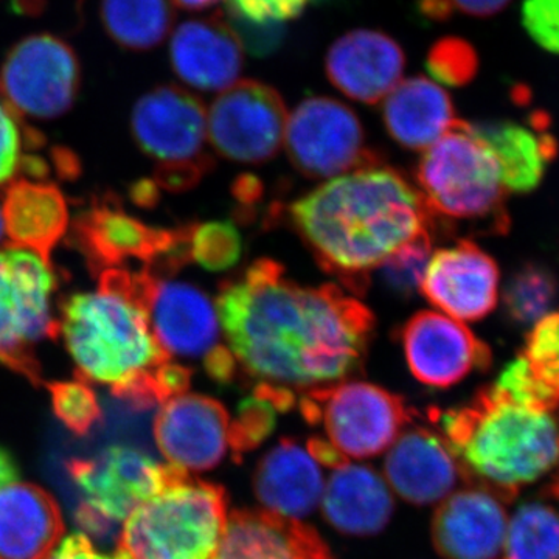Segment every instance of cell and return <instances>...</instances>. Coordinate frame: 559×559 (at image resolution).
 <instances>
[{
  "instance_id": "16",
  "label": "cell",
  "mask_w": 559,
  "mask_h": 559,
  "mask_svg": "<svg viewBox=\"0 0 559 559\" xmlns=\"http://www.w3.org/2000/svg\"><path fill=\"white\" fill-rule=\"evenodd\" d=\"M153 432L168 465L186 473L215 468L230 448L226 407L197 393L165 401L154 418Z\"/></svg>"
},
{
  "instance_id": "3",
  "label": "cell",
  "mask_w": 559,
  "mask_h": 559,
  "mask_svg": "<svg viewBox=\"0 0 559 559\" xmlns=\"http://www.w3.org/2000/svg\"><path fill=\"white\" fill-rule=\"evenodd\" d=\"M150 274L108 270L97 293H76L61 304L60 334L75 360V378L109 385L132 409L151 411L167 401L157 370L170 362L146 314Z\"/></svg>"
},
{
  "instance_id": "19",
  "label": "cell",
  "mask_w": 559,
  "mask_h": 559,
  "mask_svg": "<svg viewBox=\"0 0 559 559\" xmlns=\"http://www.w3.org/2000/svg\"><path fill=\"white\" fill-rule=\"evenodd\" d=\"M506 536L503 500L485 488L460 489L433 513V547L443 559H499Z\"/></svg>"
},
{
  "instance_id": "49",
  "label": "cell",
  "mask_w": 559,
  "mask_h": 559,
  "mask_svg": "<svg viewBox=\"0 0 559 559\" xmlns=\"http://www.w3.org/2000/svg\"><path fill=\"white\" fill-rule=\"evenodd\" d=\"M235 193H237L238 200L246 202V204L259 200L261 194L260 180L252 178V176H242V178L237 180Z\"/></svg>"
},
{
  "instance_id": "32",
  "label": "cell",
  "mask_w": 559,
  "mask_h": 559,
  "mask_svg": "<svg viewBox=\"0 0 559 559\" xmlns=\"http://www.w3.org/2000/svg\"><path fill=\"white\" fill-rule=\"evenodd\" d=\"M557 294V280L551 272L538 264H525L507 283L503 305L511 322L528 325L544 318Z\"/></svg>"
},
{
  "instance_id": "37",
  "label": "cell",
  "mask_w": 559,
  "mask_h": 559,
  "mask_svg": "<svg viewBox=\"0 0 559 559\" xmlns=\"http://www.w3.org/2000/svg\"><path fill=\"white\" fill-rule=\"evenodd\" d=\"M430 75L450 87L469 84L479 70V57L468 40L443 38L433 44L426 61Z\"/></svg>"
},
{
  "instance_id": "24",
  "label": "cell",
  "mask_w": 559,
  "mask_h": 559,
  "mask_svg": "<svg viewBox=\"0 0 559 559\" xmlns=\"http://www.w3.org/2000/svg\"><path fill=\"white\" fill-rule=\"evenodd\" d=\"M62 533L60 506L49 491L17 480L0 488V559H46Z\"/></svg>"
},
{
  "instance_id": "17",
  "label": "cell",
  "mask_w": 559,
  "mask_h": 559,
  "mask_svg": "<svg viewBox=\"0 0 559 559\" xmlns=\"http://www.w3.org/2000/svg\"><path fill=\"white\" fill-rule=\"evenodd\" d=\"M419 289L450 318L476 322L498 305L499 267L476 242L462 240L432 253Z\"/></svg>"
},
{
  "instance_id": "7",
  "label": "cell",
  "mask_w": 559,
  "mask_h": 559,
  "mask_svg": "<svg viewBox=\"0 0 559 559\" xmlns=\"http://www.w3.org/2000/svg\"><path fill=\"white\" fill-rule=\"evenodd\" d=\"M139 148L157 162L156 186L186 191L212 168L204 103L178 86H159L143 95L131 114Z\"/></svg>"
},
{
  "instance_id": "15",
  "label": "cell",
  "mask_w": 559,
  "mask_h": 559,
  "mask_svg": "<svg viewBox=\"0 0 559 559\" xmlns=\"http://www.w3.org/2000/svg\"><path fill=\"white\" fill-rule=\"evenodd\" d=\"M407 366L421 384L448 389L491 366V352L459 320L437 311L412 316L401 329Z\"/></svg>"
},
{
  "instance_id": "30",
  "label": "cell",
  "mask_w": 559,
  "mask_h": 559,
  "mask_svg": "<svg viewBox=\"0 0 559 559\" xmlns=\"http://www.w3.org/2000/svg\"><path fill=\"white\" fill-rule=\"evenodd\" d=\"M103 27L123 49H156L175 24L173 0H102Z\"/></svg>"
},
{
  "instance_id": "26",
  "label": "cell",
  "mask_w": 559,
  "mask_h": 559,
  "mask_svg": "<svg viewBox=\"0 0 559 559\" xmlns=\"http://www.w3.org/2000/svg\"><path fill=\"white\" fill-rule=\"evenodd\" d=\"M393 507L388 484L370 466L344 463L323 488V516L344 535H378L389 524Z\"/></svg>"
},
{
  "instance_id": "44",
  "label": "cell",
  "mask_w": 559,
  "mask_h": 559,
  "mask_svg": "<svg viewBox=\"0 0 559 559\" xmlns=\"http://www.w3.org/2000/svg\"><path fill=\"white\" fill-rule=\"evenodd\" d=\"M191 374H193V371L180 366V364H164L157 370L156 377L165 399L168 401L187 393L190 388Z\"/></svg>"
},
{
  "instance_id": "36",
  "label": "cell",
  "mask_w": 559,
  "mask_h": 559,
  "mask_svg": "<svg viewBox=\"0 0 559 559\" xmlns=\"http://www.w3.org/2000/svg\"><path fill=\"white\" fill-rule=\"evenodd\" d=\"M522 356L535 380L559 400V312L536 322Z\"/></svg>"
},
{
  "instance_id": "14",
  "label": "cell",
  "mask_w": 559,
  "mask_h": 559,
  "mask_svg": "<svg viewBox=\"0 0 559 559\" xmlns=\"http://www.w3.org/2000/svg\"><path fill=\"white\" fill-rule=\"evenodd\" d=\"M288 116L274 87L255 80H238L219 92L210 106L209 140L226 159L261 164L282 148Z\"/></svg>"
},
{
  "instance_id": "47",
  "label": "cell",
  "mask_w": 559,
  "mask_h": 559,
  "mask_svg": "<svg viewBox=\"0 0 559 559\" xmlns=\"http://www.w3.org/2000/svg\"><path fill=\"white\" fill-rule=\"evenodd\" d=\"M132 200L135 204L143 205V207H153L160 198V189L156 186L154 180H140L132 187Z\"/></svg>"
},
{
  "instance_id": "2",
  "label": "cell",
  "mask_w": 559,
  "mask_h": 559,
  "mask_svg": "<svg viewBox=\"0 0 559 559\" xmlns=\"http://www.w3.org/2000/svg\"><path fill=\"white\" fill-rule=\"evenodd\" d=\"M289 218L319 266L356 294L392 253L436 227L417 187L381 162L305 194Z\"/></svg>"
},
{
  "instance_id": "25",
  "label": "cell",
  "mask_w": 559,
  "mask_h": 559,
  "mask_svg": "<svg viewBox=\"0 0 559 559\" xmlns=\"http://www.w3.org/2000/svg\"><path fill=\"white\" fill-rule=\"evenodd\" d=\"M323 488L318 462L293 439L280 440L253 474V491L261 506L290 520L307 518L318 509Z\"/></svg>"
},
{
  "instance_id": "21",
  "label": "cell",
  "mask_w": 559,
  "mask_h": 559,
  "mask_svg": "<svg viewBox=\"0 0 559 559\" xmlns=\"http://www.w3.org/2000/svg\"><path fill=\"white\" fill-rule=\"evenodd\" d=\"M170 62L176 75L202 92L234 86L245 68V46L229 22L221 17L180 24L170 40Z\"/></svg>"
},
{
  "instance_id": "10",
  "label": "cell",
  "mask_w": 559,
  "mask_h": 559,
  "mask_svg": "<svg viewBox=\"0 0 559 559\" xmlns=\"http://www.w3.org/2000/svg\"><path fill=\"white\" fill-rule=\"evenodd\" d=\"M175 469L131 447H110L95 457L70 460L69 476L83 496L75 518L84 535L109 536L167 484Z\"/></svg>"
},
{
  "instance_id": "20",
  "label": "cell",
  "mask_w": 559,
  "mask_h": 559,
  "mask_svg": "<svg viewBox=\"0 0 559 559\" xmlns=\"http://www.w3.org/2000/svg\"><path fill=\"white\" fill-rule=\"evenodd\" d=\"M406 55L395 39L377 31L341 36L326 53V76L337 91L364 105L384 100L403 79Z\"/></svg>"
},
{
  "instance_id": "1",
  "label": "cell",
  "mask_w": 559,
  "mask_h": 559,
  "mask_svg": "<svg viewBox=\"0 0 559 559\" xmlns=\"http://www.w3.org/2000/svg\"><path fill=\"white\" fill-rule=\"evenodd\" d=\"M215 307L246 378L304 392L358 371L374 325L369 308L340 286H301L267 259L224 282Z\"/></svg>"
},
{
  "instance_id": "43",
  "label": "cell",
  "mask_w": 559,
  "mask_h": 559,
  "mask_svg": "<svg viewBox=\"0 0 559 559\" xmlns=\"http://www.w3.org/2000/svg\"><path fill=\"white\" fill-rule=\"evenodd\" d=\"M46 559H119L116 555H106L95 549L90 536L73 533L60 540L55 550Z\"/></svg>"
},
{
  "instance_id": "22",
  "label": "cell",
  "mask_w": 559,
  "mask_h": 559,
  "mask_svg": "<svg viewBox=\"0 0 559 559\" xmlns=\"http://www.w3.org/2000/svg\"><path fill=\"white\" fill-rule=\"evenodd\" d=\"M384 471L393 491L414 506H429L447 498L462 477L447 440L418 426L404 430L393 441Z\"/></svg>"
},
{
  "instance_id": "48",
  "label": "cell",
  "mask_w": 559,
  "mask_h": 559,
  "mask_svg": "<svg viewBox=\"0 0 559 559\" xmlns=\"http://www.w3.org/2000/svg\"><path fill=\"white\" fill-rule=\"evenodd\" d=\"M20 466L13 454L5 448L0 447V488L20 479Z\"/></svg>"
},
{
  "instance_id": "13",
  "label": "cell",
  "mask_w": 559,
  "mask_h": 559,
  "mask_svg": "<svg viewBox=\"0 0 559 559\" xmlns=\"http://www.w3.org/2000/svg\"><path fill=\"white\" fill-rule=\"evenodd\" d=\"M80 81L75 51L49 33L20 40L0 70V90L11 108L39 120L68 112L79 94Z\"/></svg>"
},
{
  "instance_id": "40",
  "label": "cell",
  "mask_w": 559,
  "mask_h": 559,
  "mask_svg": "<svg viewBox=\"0 0 559 559\" xmlns=\"http://www.w3.org/2000/svg\"><path fill=\"white\" fill-rule=\"evenodd\" d=\"M312 0H229L234 20L253 25H283L299 17Z\"/></svg>"
},
{
  "instance_id": "35",
  "label": "cell",
  "mask_w": 559,
  "mask_h": 559,
  "mask_svg": "<svg viewBox=\"0 0 559 559\" xmlns=\"http://www.w3.org/2000/svg\"><path fill=\"white\" fill-rule=\"evenodd\" d=\"M432 257L430 231L419 235L396 250L378 270L382 282L401 297H412L421 286L426 267Z\"/></svg>"
},
{
  "instance_id": "45",
  "label": "cell",
  "mask_w": 559,
  "mask_h": 559,
  "mask_svg": "<svg viewBox=\"0 0 559 559\" xmlns=\"http://www.w3.org/2000/svg\"><path fill=\"white\" fill-rule=\"evenodd\" d=\"M204 369L218 384H230L238 373L237 360L229 348L219 345L204 359Z\"/></svg>"
},
{
  "instance_id": "50",
  "label": "cell",
  "mask_w": 559,
  "mask_h": 559,
  "mask_svg": "<svg viewBox=\"0 0 559 559\" xmlns=\"http://www.w3.org/2000/svg\"><path fill=\"white\" fill-rule=\"evenodd\" d=\"M221 0H173L179 9L189 11L207 10L210 7L216 5Z\"/></svg>"
},
{
  "instance_id": "46",
  "label": "cell",
  "mask_w": 559,
  "mask_h": 559,
  "mask_svg": "<svg viewBox=\"0 0 559 559\" xmlns=\"http://www.w3.org/2000/svg\"><path fill=\"white\" fill-rule=\"evenodd\" d=\"M307 450L316 462L322 463L323 466H330V468H340L347 463V457L342 452L337 451L330 441L319 439V437L308 440Z\"/></svg>"
},
{
  "instance_id": "12",
  "label": "cell",
  "mask_w": 559,
  "mask_h": 559,
  "mask_svg": "<svg viewBox=\"0 0 559 559\" xmlns=\"http://www.w3.org/2000/svg\"><path fill=\"white\" fill-rule=\"evenodd\" d=\"M286 150L294 167L308 178H336L378 164L366 146L355 110L329 97L307 98L288 116Z\"/></svg>"
},
{
  "instance_id": "39",
  "label": "cell",
  "mask_w": 559,
  "mask_h": 559,
  "mask_svg": "<svg viewBox=\"0 0 559 559\" xmlns=\"http://www.w3.org/2000/svg\"><path fill=\"white\" fill-rule=\"evenodd\" d=\"M43 142L38 132L25 128L0 90V187L10 183L22 171L27 146Z\"/></svg>"
},
{
  "instance_id": "4",
  "label": "cell",
  "mask_w": 559,
  "mask_h": 559,
  "mask_svg": "<svg viewBox=\"0 0 559 559\" xmlns=\"http://www.w3.org/2000/svg\"><path fill=\"white\" fill-rule=\"evenodd\" d=\"M429 417L457 459L460 476L503 502L559 463V418L525 406L496 384L465 406L430 409Z\"/></svg>"
},
{
  "instance_id": "18",
  "label": "cell",
  "mask_w": 559,
  "mask_h": 559,
  "mask_svg": "<svg viewBox=\"0 0 559 559\" xmlns=\"http://www.w3.org/2000/svg\"><path fill=\"white\" fill-rule=\"evenodd\" d=\"M146 314L168 356L207 358L219 347V319L213 301L191 283L153 275Z\"/></svg>"
},
{
  "instance_id": "34",
  "label": "cell",
  "mask_w": 559,
  "mask_h": 559,
  "mask_svg": "<svg viewBox=\"0 0 559 559\" xmlns=\"http://www.w3.org/2000/svg\"><path fill=\"white\" fill-rule=\"evenodd\" d=\"M47 389L55 415L75 436H87L100 421V403L90 382L75 378L73 381L50 382Z\"/></svg>"
},
{
  "instance_id": "29",
  "label": "cell",
  "mask_w": 559,
  "mask_h": 559,
  "mask_svg": "<svg viewBox=\"0 0 559 559\" xmlns=\"http://www.w3.org/2000/svg\"><path fill=\"white\" fill-rule=\"evenodd\" d=\"M546 120L533 117L530 127L511 121L469 123L471 131L495 154L506 189L518 193L535 189L557 156V140L547 132Z\"/></svg>"
},
{
  "instance_id": "42",
  "label": "cell",
  "mask_w": 559,
  "mask_h": 559,
  "mask_svg": "<svg viewBox=\"0 0 559 559\" xmlns=\"http://www.w3.org/2000/svg\"><path fill=\"white\" fill-rule=\"evenodd\" d=\"M451 17L455 11L474 17H489L500 13L510 5L511 0H433Z\"/></svg>"
},
{
  "instance_id": "51",
  "label": "cell",
  "mask_w": 559,
  "mask_h": 559,
  "mask_svg": "<svg viewBox=\"0 0 559 559\" xmlns=\"http://www.w3.org/2000/svg\"><path fill=\"white\" fill-rule=\"evenodd\" d=\"M3 234H5V226H3L2 207H0V241H2Z\"/></svg>"
},
{
  "instance_id": "5",
  "label": "cell",
  "mask_w": 559,
  "mask_h": 559,
  "mask_svg": "<svg viewBox=\"0 0 559 559\" xmlns=\"http://www.w3.org/2000/svg\"><path fill=\"white\" fill-rule=\"evenodd\" d=\"M227 524L226 489L190 479L176 468L170 479L123 522L119 559H212Z\"/></svg>"
},
{
  "instance_id": "27",
  "label": "cell",
  "mask_w": 559,
  "mask_h": 559,
  "mask_svg": "<svg viewBox=\"0 0 559 559\" xmlns=\"http://www.w3.org/2000/svg\"><path fill=\"white\" fill-rule=\"evenodd\" d=\"M2 215L14 246L51 264V252L69 229L68 202L61 190L39 180H13L5 190Z\"/></svg>"
},
{
  "instance_id": "28",
  "label": "cell",
  "mask_w": 559,
  "mask_h": 559,
  "mask_svg": "<svg viewBox=\"0 0 559 559\" xmlns=\"http://www.w3.org/2000/svg\"><path fill=\"white\" fill-rule=\"evenodd\" d=\"M390 138L403 148L426 151L457 123L450 94L426 76L401 80L382 105Z\"/></svg>"
},
{
  "instance_id": "33",
  "label": "cell",
  "mask_w": 559,
  "mask_h": 559,
  "mask_svg": "<svg viewBox=\"0 0 559 559\" xmlns=\"http://www.w3.org/2000/svg\"><path fill=\"white\" fill-rule=\"evenodd\" d=\"M187 250L190 261H197L204 270L227 271L241 259V235L226 221L193 224L187 226Z\"/></svg>"
},
{
  "instance_id": "8",
  "label": "cell",
  "mask_w": 559,
  "mask_h": 559,
  "mask_svg": "<svg viewBox=\"0 0 559 559\" xmlns=\"http://www.w3.org/2000/svg\"><path fill=\"white\" fill-rule=\"evenodd\" d=\"M57 274L51 264L28 249L0 250V364L33 385L43 384L36 347L60 336L51 316Z\"/></svg>"
},
{
  "instance_id": "6",
  "label": "cell",
  "mask_w": 559,
  "mask_h": 559,
  "mask_svg": "<svg viewBox=\"0 0 559 559\" xmlns=\"http://www.w3.org/2000/svg\"><path fill=\"white\" fill-rule=\"evenodd\" d=\"M418 191L433 221H473L496 231L509 229L506 187L498 160L473 131L457 120L451 131L423 154Z\"/></svg>"
},
{
  "instance_id": "11",
  "label": "cell",
  "mask_w": 559,
  "mask_h": 559,
  "mask_svg": "<svg viewBox=\"0 0 559 559\" xmlns=\"http://www.w3.org/2000/svg\"><path fill=\"white\" fill-rule=\"evenodd\" d=\"M73 246L83 253L92 274L120 270L128 261H142L157 277L175 274L189 263L187 227L167 230L151 227L124 212L114 197L92 202L72 224Z\"/></svg>"
},
{
  "instance_id": "41",
  "label": "cell",
  "mask_w": 559,
  "mask_h": 559,
  "mask_svg": "<svg viewBox=\"0 0 559 559\" xmlns=\"http://www.w3.org/2000/svg\"><path fill=\"white\" fill-rule=\"evenodd\" d=\"M522 25L540 49L559 55V0H524Z\"/></svg>"
},
{
  "instance_id": "23",
  "label": "cell",
  "mask_w": 559,
  "mask_h": 559,
  "mask_svg": "<svg viewBox=\"0 0 559 559\" xmlns=\"http://www.w3.org/2000/svg\"><path fill=\"white\" fill-rule=\"evenodd\" d=\"M212 559H334L310 525L267 510H238L227 518Z\"/></svg>"
},
{
  "instance_id": "52",
  "label": "cell",
  "mask_w": 559,
  "mask_h": 559,
  "mask_svg": "<svg viewBox=\"0 0 559 559\" xmlns=\"http://www.w3.org/2000/svg\"><path fill=\"white\" fill-rule=\"evenodd\" d=\"M83 2V0H80V3Z\"/></svg>"
},
{
  "instance_id": "31",
  "label": "cell",
  "mask_w": 559,
  "mask_h": 559,
  "mask_svg": "<svg viewBox=\"0 0 559 559\" xmlns=\"http://www.w3.org/2000/svg\"><path fill=\"white\" fill-rule=\"evenodd\" d=\"M499 559H559V513L546 503L522 506Z\"/></svg>"
},
{
  "instance_id": "38",
  "label": "cell",
  "mask_w": 559,
  "mask_h": 559,
  "mask_svg": "<svg viewBox=\"0 0 559 559\" xmlns=\"http://www.w3.org/2000/svg\"><path fill=\"white\" fill-rule=\"evenodd\" d=\"M277 409L271 401L252 395L238 407V417L230 423L229 447L234 459L241 460L242 454L260 447L275 428Z\"/></svg>"
},
{
  "instance_id": "9",
  "label": "cell",
  "mask_w": 559,
  "mask_h": 559,
  "mask_svg": "<svg viewBox=\"0 0 559 559\" xmlns=\"http://www.w3.org/2000/svg\"><path fill=\"white\" fill-rule=\"evenodd\" d=\"M299 406L310 425L322 423L330 443L353 459L389 450L415 414L401 396L364 381L308 390Z\"/></svg>"
}]
</instances>
